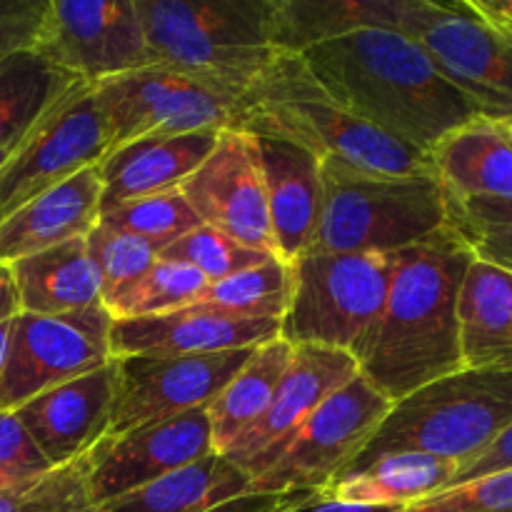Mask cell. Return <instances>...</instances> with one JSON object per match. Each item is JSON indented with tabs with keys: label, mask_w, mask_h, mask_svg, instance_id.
Returning <instances> with one entry per match:
<instances>
[{
	"label": "cell",
	"mask_w": 512,
	"mask_h": 512,
	"mask_svg": "<svg viewBox=\"0 0 512 512\" xmlns=\"http://www.w3.org/2000/svg\"><path fill=\"white\" fill-rule=\"evenodd\" d=\"M293 355L295 345L283 338L258 345L230 383L210 400L208 418L215 453H228L263 418Z\"/></svg>",
	"instance_id": "f546056e"
},
{
	"label": "cell",
	"mask_w": 512,
	"mask_h": 512,
	"mask_svg": "<svg viewBox=\"0 0 512 512\" xmlns=\"http://www.w3.org/2000/svg\"><path fill=\"white\" fill-rule=\"evenodd\" d=\"M108 153V135L90 85L65 98L0 168V223Z\"/></svg>",
	"instance_id": "5bb4252c"
},
{
	"label": "cell",
	"mask_w": 512,
	"mask_h": 512,
	"mask_svg": "<svg viewBox=\"0 0 512 512\" xmlns=\"http://www.w3.org/2000/svg\"><path fill=\"white\" fill-rule=\"evenodd\" d=\"M100 200L98 165H88L35 195L0 223V263L13 265L65 240L85 238L100 218Z\"/></svg>",
	"instance_id": "44dd1931"
},
{
	"label": "cell",
	"mask_w": 512,
	"mask_h": 512,
	"mask_svg": "<svg viewBox=\"0 0 512 512\" xmlns=\"http://www.w3.org/2000/svg\"><path fill=\"white\" fill-rule=\"evenodd\" d=\"M220 130L170 138H140L103 155L98 163L103 200L100 213L128 200L178 190L210 155Z\"/></svg>",
	"instance_id": "7402d4cb"
},
{
	"label": "cell",
	"mask_w": 512,
	"mask_h": 512,
	"mask_svg": "<svg viewBox=\"0 0 512 512\" xmlns=\"http://www.w3.org/2000/svg\"><path fill=\"white\" fill-rule=\"evenodd\" d=\"M280 512H403V508H390V505H353L330 498L325 493H313Z\"/></svg>",
	"instance_id": "b9f144b4"
},
{
	"label": "cell",
	"mask_w": 512,
	"mask_h": 512,
	"mask_svg": "<svg viewBox=\"0 0 512 512\" xmlns=\"http://www.w3.org/2000/svg\"><path fill=\"white\" fill-rule=\"evenodd\" d=\"M15 148H18V145H15ZM15 148H0V168H3V165L8 163V158H10V155H13Z\"/></svg>",
	"instance_id": "7dc6e473"
},
{
	"label": "cell",
	"mask_w": 512,
	"mask_h": 512,
	"mask_svg": "<svg viewBox=\"0 0 512 512\" xmlns=\"http://www.w3.org/2000/svg\"><path fill=\"white\" fill-rule=\"evenodd\" d=\"M90 90L108 135V153L140 138L230 128L238 100V95L155 63L90 85Z\"/></svg>",
	"instance_id": "9c48e42d"
},
{
	"label": "cell",
	"mask_w": 512,
	"mask_h": 512,
	"mask_svg": "<svg viewBox=\"0 0 512 512\" xmlns=\"http://www.w3.org/2000/svg\"><path fill=\"white\" fill-rule=\"evenodd\" d=\"M280 338V320L243 318L208 305H185L163 315L113 320L110 355H208L258 348Z\"/></svg>",
	"instance_id": "ac0fdd59"
},
{
	"label": "cell",
	"mask_w": 512,
	"mask_h": 512,
	"mask_svg": "<svg viewBox=\"0 0 512 512\" xmlns=\"http://www.w3.org/2000/svg\"><path fill=\"white\" fill-rule=\"evenodd\" d=\"M205 285H208V280L190 265L158 258V263L128 293H123L113 305H108V310L113 320L173 313L185 305H193Z\"/></svg>",
	"instance_id": "d6a6232c"
},
{
	"label": "cell",
	"mask_w": 512,
	"mask_h": 512,
	"mask_svg": "<svg viewBox=\"0 0 512 512\" xmlns=\"http://www.w3.org/2000/svg\"><path fill=\"white\" fill-rule=\"evenodd\" d=\"M0 470L13 475L15 480H23V483L53 473L50 463L40 453L35 440L30 438L28 428L20 423L15 410L0 413Z\"/></svg>",
	"instance_id": "ab89813d"
},
{
	"label": "cell",
	"mask_w": 512,
	"mask_h": 512,
	"mask_svg": "<svg viewBox=\"0 0 512 512\" xmlns=\"http://www.w3.org/2000/svg\"><path fill=\"white\" fill-rule=\"evenodd\" d=\"M118 390V360L45 390L15 410L50 468L60 470L85 458L108 438Z\"/></svg>",
	"instance_id": "e0dca14e"
},
{
	"label": "cell",
	"mask_w": 512,
	"mask_h": 512,
	"mask_svg": "<svg viewBox=\"0 0 512 512\" xmlns=\"http://www.w3.org/2000/svg\"><path fill=\"white\" fill-rule=\"evenodd\" d=\"M473 258L470 245L450 225L393 253L383 318L360 363V375L393 403L463 370L458 295Z\"/></svg>",
	"instance_id": "7a4b0ae2"
},
{
	"label": "cell",
	"mask_w": 512,
	"mask_h": 512,
	"mask_svg": "<svg viewBox=\"0 0 512 512\" xmlns=\"http://www.w3.org/2000/svg\"><path fill=\"white\" fill-rule=\"evenodd\" d=\"M473 13L512 40V0H465Z\"/></svg>",
	"instance_id": "7bdbcfd3"
},
{
	"label": "cell",
	"mask_w": 512,
	"mask_h": 512,
	"mask_svg": "<svg viewBox=\"0 0 512 512\" xmlns=\"http://www.w3.org/2000/svg\"><path fill=\"white\" fill-rule=\"evenodd\" d=\"M460 465L423 453H390L358 473L335 480L325 495L353 505L410 508L453 488Z\"/></svg>",
	"instance_id": "4316f807"
},
{
	"label": "cell",
	"mask_w": 512,
	"mask_h": 512,
	"mask_svg": "<svg viewBox=\"0 0 512 512\" xmlns=\"http://www.w3.org/2000/svg\"><path fill=\"white\" fill-rule=\"evenodd\" d=\"M20 313L65 315L103 303V288L85 238L65 240L8 265Z\"/></svg>",
	"instance_id": "484cf974"
},
{
	"label": "cell",
	"mask_w": 512,
	"mask_h": 512,
	"mask_svg": "<svg viewBox=\"0 0 512 512\" xmlns=\"http://www.w3.org/2000/svg\"><path fill=\"white\" fill-rule=\"evenodd\" d=\"M500 123H503V130H505V135H508V138H510V143H512V118H508V120H500Z\"/></svg>",
	"instance_id": "c3c4849f"
},
{
	"label": "cell",
	"mask_w": 512,
	"mask_h": 512,
	"mask_svg": "<svg viewBox=\"0 0 512 512\" xmlns=\"http://www.w3.org/2000/svg\"><path fill=\"white\" fill-rule=\"evenodd\" d=\"M90 260L100 275L103 288V305H113L123 293H128L160 258V250L138 235L108 228L95 223L85 235Z\"/></svg>",
	"instance_id": "836d02e7"
},
{
	"label": "cell",
	"mask_w": 512,
	"mask_h": 512,
	"mask_svg": "<svg viewBox=\"0 0 512 512\" xmlns=\"http://www.w3.org/2000/svg\"><path fill=\"white\" fill-rule=\"evenodd\" d=\"M15 485H23V480H15L13 475H8L5 470H0V490L15 488Z\"/></svg>",
	"instance_id": "bcb514c9"
},
{
	"label": "cell",
	"mask_w": 512,
	"mask_h": 512,
	"mask_svg": "<svg viewBox=\"0 0 512 512\" xmlns=\"http://www.w3.org/2000/svg\"><path fill=\"white\" fill-rule=\"evenodd\" d=\"M8 335H10V320L0 323V370L5 363V350H8Z\"/></svg>",
	"instance_id": "f6af8a7d"
},
{
	"label": "cell",
	"mask_w": 512,
	"mask_h": 512,
	"mask_svg": "<svg viewBox=\"0 0 512 512\" xmlns=\"http://www.w3.org/2000/svg\"><path fill=\"white\" fill-rule=\"evenodd\" d=\"M408 38L435 68L493 120L512 118V40L485 23L465 0H418Z\"/></svg>",
	"instance_id": "8fae6325"
},
{
	"label": "cell",
	"mask_w": 512,
	"mask_h": 512,
	"mask_svg": "<svg viewBox=\"0 0 512 512\" xmlns=\"http://www.w3.org/2000/svg\"><path fill=\"white\" fill-rule=\"evenodd\" d=\"M150 60L238 95L275 58L273 0H135Z\"/></svg>",
	"instance_id": "5b68a950"
},
{
	"label": "cell",
	"mask_w": 512,
	"mask_h": 512,
	"mask_svg": "<svg viewBox=\"0 0 512 512\" xmlns=\"http://www.w3.org/2000/svg\"><path fill=\"white\" fill-rule=\"evenodd\" d=\"M215 455L208 408H195L158 423L140 425L90 450L88 493L93 508L153 480Z\"/></svg>",
	"instance_id": "9a60e30c"
},
{
	"label": "cell",
	"mask_w": 512,
	"mask_h": 512,
	"mask_svg": "<svg viewBox=\"0 0 512 512\" xmlns=\"http://www.w3.org/2000/svg\"><path fill=\"white\" fill-rule=\"evenodd\" d=\"M500 470H512V425L485 450L483 455L468 463L465 468L458 470L455 475V483L453 485H463L470 483L475 478H483V475L490 473H500Z\"/></svg>",
	"instance_id": "60d3db41"
},
{
	"label": "cell",
	"mask_w": 512,
	"mask_h": 512,
	"mask_svg": "<svg viewBox=\"0 0 512 512\" xmlns=\"http://www.w3.org/2000/svg\"><path fill=\"white\" fill-rule=\"evenodd\" d=\"M403 512H512V470L453 485Z\"/></svg>",
	"instance_id": "74e56055"
},
{
	"label": "cell",
	"mask_w": 512,
	"mask_h": 512,
	"mask_svg": "<svg viewBox=\"0 0 512 512\" xmlns=\"http://www.w3.org/2000/svg\"><path fill=\"white\" fill-rule=\"evenodd\" d=\"M448 203V225L470 245L475 258L512 268V200H455Z\"/></svg>",
	"instance_id": "e575fe53"
},
{
	"label": "cell",
	"mask_w": 512,
	"mask_h": 512,
	"mask_svg": "<svg viewBox=\"0 0 512 512\" xmlns=\"http://www.w3.org/2000/svg\"><path fill=\"white\" fill-rule=\"evenodd\" d=\"M83 80L28 50L0 63V148L23 143Z\"/></svg>",
	"instance_id": "83f0119b"
},
{
	"label": "cell",
	"mask_w": 512,
	"mask_h": 512,
	"mask_svg": "<svg viewBox=\"0 0 512 512\" xmlns=\"http://www.w3.org/2000/svg\"><path fill=\"white\" fill-rule=\"evenodd\" d=\"M275 253L295 263L310 253L323 210V160L293 140L255 135Z\"/></svg>",
	"instance_id": "d6986e66"
},
{
	"label": "cell",
	"mask_w": 512,
	"mask_h": 512,
	"mask_svg": "<svg viewBox=\"0 0 512 512\" xmlns=\"http://www.w3.org/2000/svg\"><path fill=\"white\" fill-rule=\"evenodd\" d=\"M110 330L113 315L103 303L65 315H15L0 370V413L113 360Z\"/></svg>",
	"instance_id": "30bf717a"
},
{
	"label": "cell",
	"mask_w": 512,
	"mask_h": 512,
	"mask_svg": "<svg viewBox=\"0 0 512 512\" xmlns=\"http://www.w3.org/2000/svg\"><path fill=\"white\" fill-rule=\"evenodd\" d=\"M35 53L88 85L153 63L135 0H50Z\"/></svg>",
	"instance_id": "7c38bea8"
},
{
	"label": "cell",
	"mask_w": 512,
	"mask_h": 512,
	"mask_svg": "<svg viewBox=\"0 0 512 512\" xmlns=\"http://www.w3.org/2000/svg\"><path fill=\"white\" fill-rule=\"evenodd\" d=\"M415 10L418 0H273L270 43L275 53L303 55L368 28L408 35Z\"/></svg>",
	"instance_id": "603a6c76"
},
{
	"label": "cell",
	"mask_w": 512,
	"mask_h": 512,
	"mask_svg": "<svg viewBox=\"0 0 512 512\" xmlns=\"http://www.w3.org/2000/svg\"><path fill=\"white\" fill-rule=\"evenodd\" d=\"M293 295V265L273 258L230 278L208 283L193 305L225 310L243 318L283 320Z\"/></svg>",
	"instance_id": "4dcf8cb0"
},
{
	"label": "cell",
	"mask_w": 512,
	"mask_h": 512,
	"mask_svg": "<svg viewBox=\"0 0 512 512\" xmlns=\"http://www.w3.org/2000/svg\"><path fill=\"white\" fill-rule=\"evenodd\" d=\"M463 368L512 370V268L473 258L458 295Z\"/></svg>",
	"instance_id": "d4e9b609"
},
{
	"label": "cell",
	"mask_w": 512,
	"mask_h": 512,
	"mask_svg": "<svg viewBox=\"0 0 512 512\" xmlns=\"http://www.w3.org/2000/svg\"><path fill=\"white\" fill-rule=\"evenodd\" d=\"M303 60L345 110L428 155L445 135L480 118L423 45L393 30H358L315 45Z\"/></svg>",
	"instance_id": "6da1fadb"
},
{
	"label": "cell",
	"mask_w": 512,
	"mask_h": 512,
	"mask_svg": "<svg viewBox=\"0 0 512 512\" xmlns=\"http://www.w3.org/2000/svg\"><path fill=\"white\" fill-rule=\"evenodd\" d=\"M448 225L435 175H383L323 160V210L310 253L393 255Z\"/></svg>",
	"instance_id": "8992f818"
},
{
	"label": "cell",
	"mask_w": 512,
	"mask_h": 512,
	"mask_svg": "<svg viewBox=\"0 0 512 512\" xmlns=\"http://www.w3.org/2000/svg\"><path fill=\"white\" fill-rule=\"evenodd\" d=\"M293 265V295L280 338L348 353L363 363L388 300L393 255L305 253Z\"/></svg>",
	"instance_id": "52a82bcc"
},
{
	"label": "cell",
	"mask_w": 512,
	"mask_h": 512,
	"mask_svg": "<svg viewBox=\"0 0 512 512\" xmlns=\"http://www.w3.org/2000/svg\"><path fill=\"white\" fill-rule=\"evenodd\" d=\"M510 425L512 370L463 368L393 403L348 473H358L390 453H423L465 468Z\"/></svg>",
	"instance_id": "277c9868"
},
{
	"label": "cell",
	"mask_w": 512,
	"mask_h": 512,
	"mask_svg": "<svg viewBox=\"0 0 512 512\" xmlns=\"http://www.w3.org/2000/svg\"><path fill=\"white\" fill-rule=\"evenodd\" d=\"M435 178L455 200H512V143L503 123L470 120L430 150Z\"/></svg>",
	"instance_id": "cb8c5ba5"
},
{
	"label": "cell",
	"mask_w": 512,
	"mask_h": 512,
	"mask_svg": "<svg viewBox=\"0 0 512 512\" xmlns=\"http://www.w3.org/2000/svg\"><path fill=\"white\" fill-rule=\"evenodd\" d=\"M88 468L90 453L68 468L0 490V512H93Z\"/></svg>",
	"instance_id": "8d00e7d4"
},
{
	"label": "cell",
	"mask_w": 512,
	"mask_h": 512,
	"mask_svg": "<svg viewBox=\"0 0 512 512\" xmlns=\"http://www.w3.org/2000/svg\"><path fill=\"white\" fill-rule=\"evenodd\" d=\"M98 223L123 230V233L138 235V238L153 243L160 253L168 245H173L175 240L188 235L190 230L203 225L195 210L190 208L188 200H185V195L180 193V188L148 195V198L128 200V203L103 210Z\"/></svg>",
	"instance_id": "1f68e13d"
},
{
	"label": "cell",
	"mask_w": 512,
	"mask_h": 512,
	"mask_svg": "<svg viewBox=\"0 0 512 512\" xmlns=\"http://www.w3.org/2000/svg\"><path fill=\"white\" fill-rule=\"evenodd\" d=\"M230 128L278 135L320 160H340L383 175H435L430 155L390 138L345 110L315 80L303 55L275 53L268 68L235 100Z\"/></svg>",
	"instance_id": "3957f363"
},
{
	"label": "cell",
	"mask_w": 512,
	"mask_h": 512,
	"mask_svg": "<svg viewBox=\"0 0 512 512\" xmlns=\"http://www.w3.org/2000/svg\"><path fill=\"white\" fill-rule=\"evenodd\" d=\"M50 0H0V63L38 45Z\"/></svg>",
	"instance_id": "f35d334b"
},
{
	"label": "cell",
	"mask_w": 512,
	"mask_h": 512,
	"mask_svg": "<svg viewBox=\"0 0 512 512\" xmlns=\"http://www.w3.org/2000/svg\"><path fill=\"white\" fill-rule=\"evenodd\" d=\"M200 223L278 258L255 138L225 128L205 163L180 185Z\"/></svg>",
	"instance_id": "2e32d148"
},
{
	"label": "cell",
	"mask_w": 512,
	"mask_h": 512,
	"mask_svg": "<svg viewBox=\"0 0 512 512\" xmlns=\"http://www.w3.org/2000/svg\"><path fill=\"white\" fill-rule=\"evenodd\" d=\"M20 313L18 293H15L13 275H10L8 265L0 263V323L13 320Z\"/></svg>",
	"instance_id": "ee69618b"
},
{
	"label": "cell",
	"mask_w": 512,
	"mask_h": 512,
	"mask_svg": "<svg viewBox=\"0 0 512 512\" xmlns=\"http://www.w3.org/2000/svg\"><path fill=\"white\" fill-rule=\"evenodd\" d=\"M250 478L223 455H208L183 470L125 493L93 512H210L228 500L248 495Z\"/></svg>",
	"instance_id": "f1b7e54d"
},
{
	"label": "cell",
	"mask_w": 512,
	"mask_h": 512,
	"mask_svg": "<svg viewBox=\"0 0 512 512\" xmlns=\"http://www.w3.org/2000/svg\"><path fill=\"white\" fill-rule=\"evenodd\" d=\"M165 260H178V263L190 265L198 270L208 283H218V280L230 278V275L240 273V270L255 268L260 263H268L275 255L263 253V250H253L248 245L238 243L230 235L220 233V230L210 228V225H198L175 240L173 245L160 253Z\"/></svg>",
	"instance_id": "d590c367"
},
{
	"label": "cell",
	"mask_w": 512,
	"mask_h": 512,
	"mask_svg": "<svg viewBox=\"0 0 512 512\" xmlns=\"http://www.w3.org/2000/svg\"><path fill=\"white\" fill-rule=\"evenodd\" d=\"M255 348L208 355H130L118 360V390L108 438L158 423L210 400L230 383Z\"/></svg>",
	"instance_id": "4fadbf2b"
},
{
	"label": "cell",
	"mask_w": 512,
	"mask_h": 512,
	"mask_svg": "<svg viewBox=\"0 0 512 512\" xmlns=\"http://www.w3.org/2000/svg\"><path fill=\"white\" fill-rule=\"evenodd\" d=\"M358 360L348 353L315 345H298L288 370L275 388L273 400L263 418L223 455L228 463L238 465L245 473L258 455L268 453L278 443H283L303 420L315 413L325 398L358 378Z\"/></svg>",
	"instance_id": "ffe728a7"
},
{
	"label": "cell",
	"mask_w": 512,
	"mask_h": 512,
	"mask_svg": "<svg viewBox=\"0 0 512 512\" xmlns=\"http://www.w3.org/2000/svg\"><path fill=\"white\" fill-rule=\"evenodd\" d=\"M390 408L393 400L358 375L245 468L248 493H325L368 448Z\"/></svg>",
	"instance_id": "ba28073f"
}]
</instances>
